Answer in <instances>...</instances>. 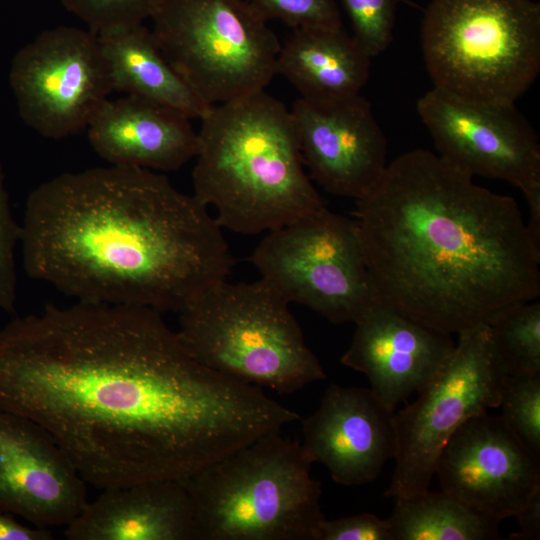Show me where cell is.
Returning <instances> with one entry per match:
<instances>
[{
    "label": "cell",
    "mask_w": 540,
    "mask_h": 540,
    "mask_svg": "<svg viewBox=\"0 0 540 540\" xmlns=\"http://www.w3.org/2000/svg\"><path fill=\"white\" fill-rule=\"evenodd\" d=\"M498 407L510 430L540 457V373L507 375Z\"/></svg>",
    "instance_id": "obj_24"
},
{
    "label": "cell",
    "mask_w": 540,
    "mask_h": 540,
    "mask_svg": "<svg viewBox=\"0 0 540 540\" xmlns=\"http://www.w3.org/2000/svg\"><path fill=\"white\" fill-rule=\"evenodd\" d=\"M515 517L521 532L511 534V539L540 538V487L533 491Z\"/></svg>",
    "instance_id": "obj_30"
},
{
    "label": "cell",
    "mask_w": 540,
    "mask_h": 540,
    "mask_svg": "<svg viewBox=\"0 0 540 540\" xmlns=\"http://www.w3.org/2000/svg\"><path fill=\"white\" fill-rule=\"evenodd\" d=\"M0 409L41 425L101 490L183 480L301 418L197 362L162 312L81 302L0 330Z\"/></svg>",
    "instance_id": "obj_1"
},
{
    "label": "cell",
    "mask_w": 540,
    "mask_h": 540,
    "mask_svg": "<svg viewBox=\"0 0 540 540\" xmlns=\"http://www.w3.org/2000/svg\"><path fill=\"white\" fill-rule=\"evenodd\" d=\"M87 129L92 149L110 165L169 172L196 154L197 132L190 118L131 95L105 100Z\"/></svg>",
    "instance_id": "obj_18"
},
{
    "label": "cell",
    "mask_w": 540,
    "mask_h": 540,
    "mask_svg": "<svg viewBox=\"0 0 540 540\" xmlns=\"http://www.w3.org/2000/svg\"><path fill=\"white\" fill-rule=\"evenodd\" d=\"M400 0H342L350 18L353 37L374 57L392 42Z\"/></svg>",
    "instance_id": "obj_26"
},
{
    "label": "cell",
    "mask_w": 540,
    "mask_h": 540,
    "mask_svg": "<svg viewBox=\"0 0 540 540\" xmlns=\"http://www.w3.org/2000/svg\"><path fill=\"white\" fill-rule=\"evenodd\" d=\"M378 301L449 334L540 294V246L517 202L427 149L355 200Z\"/></svg>",
    "instance_id": "obj_2"
},
{
    "label": "cell",
    "mask_w": 540,
    "mask_h": 540,
    "mask_svg": "<svg viewBox=\"0 0 540 540\" xmlns=\"http://www.w3.org/2000/svg\"><path fill=\"white\" fill-rule=\"evenodd\" d=\"M266 21L280 20L293 29L342 26L335 0H246Z\"/></svg>",
    "instance_id": "obj_27"
},
{
    "label": "cell",
    "mask_w": 540,
    "mask_h": 540,
    "mask_svg": "<svg viewBox=\"0 0 540 540\" xmlns=\"http://www.w3.org/2000/svg\"><path fill=\"white\" fill-rule=\"evenodd\" d=\"M193 195L223 228L269 232L324 206L304 166L290 109L263 91L201 118Z\"/></svg>",
    "instance_id": "obj_4"
},
{
    "label": "cell",
    "mask_w": 540,
    "mask_h": 540,
    "mask_svg": "<svg viewBox=\"0 0 540 540\" xmlns=\"http://www.w3.org/2000/svg\"><path fill=\"white\" fill-rule=\"evenodd\" d=\"M492 342L507 375L540 373V303L511 304L487 322Z\"/></svg>",
    "instance_id": "obj_23"
},
{
    "label": "cell",
    "mask_w": 540,
    "mask_h": 540,
    "mask_svg": "<svg viewBox=\"0 0 540 540\" xmlns=\"http://www.w3.org/2000/svg\"><path fill=\"white\" fill-rule=\"evenodd\" d=\"M318 540H392V536L386 519L361 513L324 519L318 530Z\"/></svg>",
    "instance_id": "obj_29"
},
{
    "label": "cell",
    "mask_w": 540,
    "mask_h": 540,
    "mask_svg": "<svg viewBox=\"0 0 540 540\" xmlns=\"http://www.w3.org/2000/svg\"><path fill=\"white\" fill-rule=\"evenodd\" d=\"M421 46L433 87L515 104L540 71V5L533 0H431Z\"/></svg>",
    "instance_id": "obj_7"
},
{
    "label": "cell",
    "mask_w": 540,
    "mask_h": 540,
    "mask_svg": "<svg viewBox=\"0 0 540 540\" xmlns=\"http://www.w3.org/2000/svg\"><path fill=\"white\" fill-rule=\"evenodd\" d=\"M540 457L501 416L478 414L443 447L436 464L441 490L486 517L516 516L540 487Z\"/></svg>",
    "instance_id": "obj_13"
},
{
    "label": "cell",
    "mask_w": 540,
    "mask_h": 540,
    "mask_svg": "<svg viewBox=\"0 0 540 540\" xmlns=\"http://www.w3.org/2000/svg\"><path fill=\"white\" fill-rule=\"evenodd\" d=\"M307 173L332 195L362 198L387 168V139L361 94L299 98L290 109Z\"/></svg>",
    "instance_id": "obj_14"
},
{
    "label": "cell",
    "mask_w": 540,
    "mask_h": 540,
    "mask_svg": "<svg viewBox=\"0 0 540 540\" xmlns=\"http://www.w3.org/2000/svg\"><path fill=\"white\" fill-rule=\"evenodd\" d=\"M524 196L529 208L526 226L535 243L540 246V189L533 190Z\"/></svg>",
    "instance_id": "obj_32"
},
{
    "label": "cell",
    "mask_w": 540,
    "mask_h": 540,
    "mask_svg": "<svg viewBox=\"0 0 540 540\" xmlns=\"http://www.w3.org/2000/svg\"><path fill=\"white\" fill-rule=\"evenodd\" d=\"M113 91L201 119L211 108L173 68L144 24L97 34Z\"/></svg>",
    "instance_id": "obj_21"
},
{
    "label": "cell",
    "mask_w": 540,
    "mask_h": 540,
    "mask_svg": "<svg viewBox=\"0 0 540 540\" xmlns=\"http://www.w3.org/2000/svg\"><path fill=\"white\" fill-rule=\"evenodd\" d=\"M154 38L173 68L210 105L265 90L280 42L246 0H161Z\"/></svg>",
    "instance_id": "obj_8"
},
{
    "label": "cell",
    "mask_w": 540,
    "mask_h": 540,
    "mask_svg": "<svg viewBox=\"0 0 540 540\" xmlns=\"http://www.w3.org/2000/svg\"><path fill=\"white\" fill-rule=\"evenodd\" d=\"M69 540H196L194 509L181 480L107 489L68 524Z\"/></svg>",
    "instance_id": "obj_19"
},
{
    "label": "cell",
    "mask_w": 540,
    "mask_h": 540,
    "mask_svg": "<svg viewBox=\"0 0 540 540\" xmlns=\"http://www.w3.org/2000/svg\"><path fill=\"white\" fill-rule=\"evenodd\" d=\"M20 237L21 224H18L13 216L0 161V309L9 313L15 310L17 294L15 249Z\"/></svg>",
    "instance_id": "obj_28"
},
{
    "label": "cell",
    "mask_w": 540,
    "mask_h": 540,
    "mask_svg": "<svg viewBox=\"0 0 540 540\" xmlns=\"http://www.w3.org/2000/svg\"><path fill=\"white\" fill-rule=\"evenodd\" d=\"M416 110L438 155L468 173L499 179L523 194L540 189V145L515 104L468 100L432 88Z\"/></svg>",
    "instance_id": "obj_12"
},
{
    "label": "cell",
    "mask_w": 540,
    "mask_h": 540,
    "mask_svg": "<svg viewBox=\"0 0 540 540\" xmlns=\"http://www.w3.org/2000/svg\"><path fill=\"white\" fill-rule=\"evenodd\" d=\"M302 443L314 462L346 486L374 481L397 452L395 411L372 389L331 384L302 419Z\"/></svg>",
    "instance_id": "obj_17"
},
{
    "label": "cell",
    "mask_w": 540,
    "mask_h": 540,
    "mask_svg": "<svg viewBox=\"0 0 540 540\" xmlns=\"http://www.w3.org/2000/svg\"><path fill=\"white\" fill-rule=\"evenodd\" d=\"M371 56L342 26L293 29L281 44L277 74L301 98L328 100L360 94L366 85Z\"/></svg>",
    "instance_id": "obj_20"
},
{
    "label": "cell",
    "mask_w": 540,
    "mask_h": 540,
    "mask_svg": "<svg viewBox=\"0 0 540 540\" xmlns=\"http://www.w3.org/2000/svg\"><path fill=\"white\" fill-rule=\"evenodd\" d=\"M387 522L392 540H495L499 523L444 491L398 497Z\"/></svg>",
    "instance_id": "obj_22"
},
{
    "label": "cell",
    "mask_w": 540,
    "mask_h": 540,
    "mask_svg": "<svg viewBox=\"0 0 540 540\" xmlns=\"http://www.w3.org/2000/svg\"><path fill=\"white\" fill-rule=\"evenodd\" d=\"M290 303L268 282H219L179 313L177 335L203 366L234 380L292 394L324 379Z\"/></svg>",
    "instance_id": "obj_6"
},
{
    "label": "cell",
    "mask_w": 540,
    "mask_h": 540,
    "mask_svg": "<svg viewBox=\"0 0 540 540\" xmlns=\"http://www.w3.org/2000/svg\"><path fill=\"white\" fill-rule=\"evenodd\" d=\"M341 363L365 374L392 411L422 390L455 348L451 334L376 301L355 322Z\"/></svg>",
    "instance_id": "obj_16"
},
{
    "label": "cell",
    "mask_w": 540,
    "mask_h": 540,
    "mask_svg": "<svg viewBox=\"0 0 540 540\" xmlns=\"http://www.w3.org/2000/svg\"><path fill=\"white\" fill-rule=\"evenodd\" d=\"M250 259L289 303L335 324L355 323L378 301L355 219L325 206L267 232Z\"/></svg>",
    "instance_id": "obj_9"
},
{
    "label": "cell",
    "mask_w": 540,
    "mask_h": 540,
    "mask_svg": "<svg viewBox=\"0 0 540 540\" xmlns=\"http://www.w3.org/2000/svg\"><path fill=\"white\" fill-rule=\"evenodd\" d=\"M458 335L455 348L416 401L395 413L396 467L386 497L429 489L438 457L470 418L499 406L506 372L490 329L482 323Z\"/></svg>",
    "instance_id": "obj_10"
},
{
    "label": "cell",
    "mask_w": 540,
    "mask_h": 540,
    "mask_svg": "<svg viewBox=\"0 0 540 540\" xmlns=\"http://www.w3.org/2000/svg\"><path fill=\"white\" fill-rule=\"evenodd\" d=\"M64 7L96 34L143 24L161 0H61Z\"/></svg>",
    "instance_id": "obj_25"
},
{
    "label": "cell",
    "mask_w": 540,
    "mask_h": 540,
    "mask_svg": "<svg viewBox=\"0 0 540 540\" xmlns=\"http://www.w3.org/2000/svg\"><path fill=\"white\" fill-rule=\"evenodd\" d=\"M9 78L21 119L55 140L87 128L113 92L97 34L72 26L45 30L21 48Z\"/></svg>",
    "instance_id": "obj_11"
},
{
    "label": "cell",
    "mask_w": 540,
    "mask_h": 540,
    "mask_svg": "<svg viewBox=\"0 0 540 540\" xmlns=\"http://www.w3.org/2000/svg\"><path fill=\"white\" fill-rule=\"evenodd\" d=\"M28 276L81 303L179 312L227 280L223 228L163 174L124 165L59 174L27 197Z\"/></svg>",
    "instance_id": "obj_3"
},
{
    "label": "cell",
    "mask_w": 540,
    "mask_h": 540,
    "mask_svg": "<svg viewBox=\"0 0 540 540\" xmlns=\"http://www.w3.org/2000/svg\"><path fill=\"white\" fill-rule=\"evenodd\" d=\"M312 464L301 443L273 432L181 480L196 540H318L325 517Z\"/></svg>",
    "instance_id": "obj_5"
},
{
    "label": "cell",
    "mask_w": 540,
    "mask_h": 540,
    "mask_svg": "<svg viewBox=\"0 0 540 540\" xmlns=\"http://www.w3.org/2000/svg\"><path fill=\"white\" fill-rule=\"evenodd\" d=\"M86 486L47 430L0 409V511L39 528L66 526L88 503Z\"/></svg>",
    "instance_id": "obj_15"
},
{
    "label": "cell",
    "mask_w": 540,
    "mask_h": 540,
    "mask_svg": "<svg viewBox=\"0 0 540 540\" xmlns=\"http://www.w3.org/2000/svg\"><path fill=\"white\" fill-rule=\"evenodd\" d=\"M50 529L29 527L0 511V540H52Z\"/></svg>",
    "instance_id": "obj_31"
}]
</instances>
